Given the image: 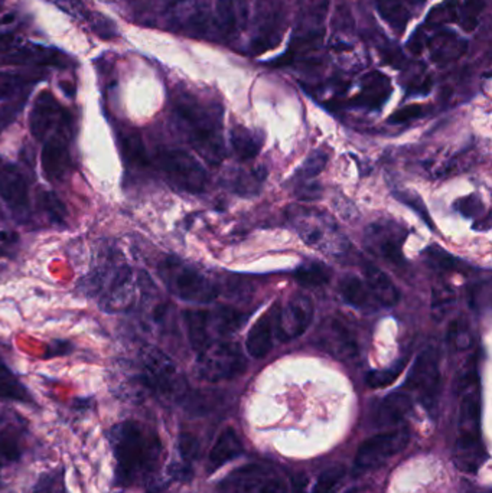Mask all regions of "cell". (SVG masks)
<instances>
[{
    "instance_id": "obj_17",
    "label": "cell",
    "mask_w": 492,
    "mask_h": 493,
    "mask_svg": "<svg viewBox=\"0 0 492 493\" xmlns=\"http://www.w3.org/2000/svg\"><path fill=\"white\" fill-rule=\"evenodd\" d=\"M168 11L172 22L188 35H202L211 22L210 0H171Z\"/></svg>"
},
{
    "instance_id": "obj_2",
    "label": "cell",
    "mask_w": 492,
    "mask_h": 493,
    "mask_svg": "<svg viewBox=\"0 0 492 493\" xmlns=\"http://www.w3.org/2000/svg\"><path fill=\"white\" fill-rule=\"evenodd\" d=\"M174 112L179 128L195 152L210 165L221 164L226 157L223 112L214 104H207L185 94L175 98Z\"/></svg>"
},
{
    "instance_id": "obj_33",
    "label": "cell",
    "mask_w": 492,
    "mask_h": 493,
    "mask_svg": "<svg viewBox=\"0 0 492 493\" xmlns=\"http://www.w3.org/2000/svg\"><path fill=\"white\" fill-rule=\"evenodd\" d=\"M0 399L9 401H30V392L16 375L0 361Z\"/></svg>"
},
{
    "instance_id": "obj_52",
    "label": "cell",
    "mask_w": 492,
    "mask_h": 493,
    "mask_svg": "<svg viewBox=\"0 0 492 493\" xmlns=\"http://www.w3.org/2000/svg\"><path fill=\"white\" fill-rule=\"evenodd\" d=\"M55 4L76 18L85 19L90 12L85 6V0H55Z\"/></svg>"
},
{
    "instance_id": "obj_26",
    "label": "cell",
    "mask_w": 492,
    "mask_h": 493,
    "mask_svg": "<svg viewBox=\"0 0 492 493\" xmlns=\"http://www.w3.org/2000/svg\"><path fill=\"white\" fill-rule=\"evenodd\" d=\"M183 320L191 346L197 354L214 342L210 327V310L190 309L183 313Z\"/></svg>"
},
{
    "instance_id": "obj_22",
    "label": "cell",
    "mask_w": 492,
    "mask_h": 493,
    "mask_svg": "<svg viewBox=\"0 0 492 493\" xmlns=\"http://www.w3.org/2000/svg\"><path fill=\"white\" fill-rule=\"evenodd\" d=\"M247 19L246 0H217L214 25L224 40H231L245 26Z\"/></svg>"
},
{
    "instance_id": "obj_13",
    "label": "cell",
    "mask_w": 492,
    "mask_h": 493,
    "mask_svg": "<svg viewBox=\"0 0 492 493\" xmlns=\"http://www.w3.org/2000/svg\"><path fill=\"white\" fill-rule=\"evenodd\" d=\"M407 387L417 392L420 401L427 410H432L436 406L441 389V370L438 354L434 349H426L417 356L408 375Z\"/></svg>"
},
{
    "instance_id": "obj_40",
    "label": "cell",
    "mask_w": 492,
    "mask_h": 493,
    "mask_svg": "<svg viewBox=\"0 0 492 493\" xmlns=\"http://www.w3.org/2000/svg\"><path fill=\"white\" fill-rule=\"evenodd\" d=\"M405 366L406 359H401L396 365L387 368V370L371 371L365 378V381H367L370 389H384V387L393 384L400 377Z\"/></svg>"
},
{
    "instance_id": "obj_32",
    "label": "cell",
    "mask_w": 492,
    "mask_h": 493,
    "mask_svg": "<svg viewBox=\"0 0 492 493\" xmlns=\"http://www.w3.org/2000/svg\"><path fill=\"white\" fill-rule=\"evenodd\" d=\"M339 291L346 303L357 309L371 308L372 301L369 287L362 279L355 276H345L339 283Z\"/></svg>"
},
{
    "instance_id": "obj_50",
    "label": "cell",
    "mask_w": 492,
    "mask_h": 493,
    "mask_svg": "<svg viewBox=\"0 0 492 493\" xmlns=\"http://www.w3.org/2000/svg\"><path fill=\"white\" fill-rule=\"evenodd\" d=\"M425 107L424 105L412 104L407 105V107H403V109L398 110L394 112L393 116L390 117L391 123H407L410 120L419 119V117L424 116Z\"/></svg>"
},
{
    "instance_id": "obj_44",
    "label": "cell",
    "mask_w": 492,
    "mask_h": 493,
    "mask_svg": "<svg viewBox=\"0 0 492 493\" xmlns=\"http://www.w3.org/2000/svg\"><path fill=\"white\" fill-rule=\"evenodd\" d=\"M85 21H87L88 25L92 28L93 32L97 37L103 38V40H113V38L119 35L113 21L107 18V16L102 15L99 12H88Z\"/></svg>"
},
{
    "instance_id": "obj_7",
    "label": "cell",
    "mask_w": 492,
    "mask_h": 493,
    "mask_svg": "<svg viewBox=\"0 0 492 493\" xmlns=\"http://www.w3.org/2000/svg\"><path fill=\"white\" fill-rule=\"evenodd\" d=\"M143 381L155 394L166 399H179L185 396L186 381L174 359L164 351L148 345L140 352Z\"/></svg>"
},
{
    "instance_id": "obj_9",
    "label": "cell",
    "mask_w": 492,
    "mask_h": 493,
    "mask_svg": "<svg viewBox=\"0 0 492 493\" xmlns=\"http://www.w3.org/2000/svg\"><path fill=\"white\" fill-rule=\"evenodd\" d=\"M247 363L234 342H212L198 352V372L210 382L226 381L243 374Z\"/></svg>"
},
{
    "instance_id": "obj_31",
    "label": "cell",
    "mask_w": 492,
    "mask_h": 493,
    "mask_svg": "<svg viewBox=\"0 0 492 493\" xmlns=\"http://www.w3.org/2000/svg\"><path fill=\"white\" fill-rule=\"evenodd\" d=\"M431 48L432 58L438 62H449L453 59L460 58L461 55L465 52V40L456 37L453 33L443 32L439 33L429 44Z\"/></svg>"
},
{
    "instance_id": "obj_42",
    "label": "cell",
    "mask_w": 492,
    "mask_h": 493,
    "mask_svg": "<svg viewBox=\"0 0 492 493\" xmlns=\"http://www.w3.org/2000/svg\"><path fill=\"white\" fill-rule=\"evenodd\" d=\"M455 300L456 294L452 287H449L448 284H441V286L434 287V300H432L434 319L442 320V318L453 308Z\"/></svg>"
},
{
    "instance_id": "obj_28",
    "label": "cell",
    "mask_w": 492,
    "mask_h": 493,
    "mask_svg": "<svg viewBox=\"0 0 492 493\" xmlns=\"http://www.w3.org/2000/svg\"><path fill=\"white\" fill-rule=\"evenodd\" d=\"M412 399L406 392H393L380 404L377 410L376 425L394 426L406 417V414L412 410Z\"/></svg>"
},
{
    "instance_id": "obj_29",
    "label": "cell",
    "mask_w": 492,
    "mask_h": 493,
    "mask_svg": "<svg viewBox=\"0 0 492 493\" xmlns=\"http://www.w3.org/2000/svg\"><path fill=\"white\" fill-rule=\"evenodd\" d=\"M300 18H302L303 33L308 40L318 35V30L324 25L328 15L329 0H298Z\"/></svg>"
},
{
    "instance_id": "obj_49",
    "label": "cell",
    "mask_w": 492,
    "mask_h": 493,
    "mask_svg": "<svg viewBox=\"0 0 492 493\" xmlns=\"http://www.w3.org/2000/svg\"><path fill=\"white\" fill-rule=\"evenodd\" d=\"M396 196L401 202L412 208L416 214H419V217L425 220L427 225H432L431 215L427 212L426 205L417 193H410V191H400V193H396Z\"/></svg>"
},
{
    "instance_id": "obj_34",
    "label": "cell",
    "mask_w": 492,
    "mask_h": 493,
    "mask_svg": "<svg viewBox=\"0 0 492 493\" xmlns=\"http://www.w3.org/2000/svg\"><path fill=\"white\" fill-rule=\"evenodd\" d=\"M296 280L305 287H321L331 280L328 265L321 262H307L295 273Z\"/></svg>"
},
{
    "instance_id": "obj_1",
    "label": "cell",
    "mask_w": 492,
    "mask_h": 493,
    "mask_svg": "<svg viewBox=\"0 0 492 493\" xmlns=\"http://www.w3.org/2000/svg\"><path fill=\"white\" fill-rule=\"evenodd\" d=\"M110 440L119 482L133 485L154 475L162 454L161 440L157 435L136 421H126L113 428Z\"/></svg>"
},
{
    "instance_id": "obj_3",
    "label": "cell",
    "mask_w": 492,
    "mask_h": 493,
    "mask_svg": "<svg viewBox=\"0 0 492 493\" xmlns=\"http://www.w3.org/2000/svg\"><path fill=\"white\" fill-rule=\"evenodd\" d=\"M90 286L106 312H129L138 303L140 289L135 270L116 258H110L93 273Z\"/></svg>"
},
{
    "instance_id": "obj_19",
    "label": "cell",
    "mask_w": 492,
    "mask_h": 493,
    "mask_svg": "<svg viewBox=\"0 0 492 493\" xmlns=\"http://www.w3.org/2000/svg\"><path fill=\"white\" fill-rule=\"evenodd\" d=\"M328 51L332 61L344 71L357 73L369 64L367 49L354 33L345 31L334 33L329 40Z\"/></svg>"
},
{
    "instance_id": "obj_43",
    "label": "cell",
    "mask_w": 492,
    "mask_h": 493,
    "mask_svg": "<svg viewBox=\"0 0 492 493\" xmlns=\"http://www.w3.org/2000/svg\"><path fill=\"white\" fill-rule=\"evenodd\" d=\"M40 208L55 224H64L67 220L66 205L54 193H42L40 196Z\"/></svg>"
},
{
    "instance_id": "obj_6",
    "label": "cell",
    "mask_w": 492,
    "mask_h": 493,
    "mask_svg": "<svg viewBox=\"0 0 492 493\" xmlns=\"http://www.w3.org/2000/svg\"><path fill=\"white\" fill-rule=\"evenodd\" d=\"M157 274L174 296L188 303L204 305L219 296L217 284L181 258H164L157 267Z\"/></svg>"
},
{
    "instance_id": "obj_55",
    "label": "cell",
    "mask_w": 492,
    "mask_h": 493,
    "mask_svg": "<svg viewBox=\"0 0 492 493\" xmlns=\"http://www.w3.org/2000/svg\"><path fill=\"white\" fill-rule=\"evenodd\" d=\"M2 4H4V0H0V6H2Z\"/></svg>"
},
{
    "instance_id": "obj_36",
    "label": "cell",
    "mask_w": 492,
    "mask_h": 493,
    "mask_svg": "<svg viewBox=\"0 0 492 493\" xmlns=\"http://www.w3.org/2000/svg\"><path fill=\"white\" fill-rule=\"evenodd\" d=\"M33 83H35V76L12 73V71H2L0 73V102L13 97Z\"/></svg>"
},
{
    "instance_id": "obj_48",
    "label": "cell",
    "mask_w": 492,
    "mask_h": 493,
    "mask_svg": "<svg viewBox=\"0 0 492 493\" xmlns=\"http://www.w3.org/2000/svg\"><path fill=\"white\" fill-rule=\"evenodd\" d=\"M178 450L183 464L188 466V463L197 459L200 444H198V440L192 435L183 433V435H179Z\"/></svg>"
},
{
    "instance_id": "obj_37",
    "label": "cell",
    "mask_w": 492,
    "mask_h": 493,
    "mask_svg": "<svg viewBox=\"0 0 492 493\" xmlns=\"http://www.w3.org/2000/svg\"><path fill=\"white\" fill-rule=\"evenodd\" d=\"M449 345L458 351H467L472 346V334L470 327L465 318H458L449 325L448 334H446Z\"/></svg>"
},
{
    "instance_id": "obj_16",
    "label": "cell",
    "mask_w": 492,
    "mask_h": 493,
    "mask_svg": "<svg viewBox=\"0 0 492 493\" xmlns=\"http://www.w3.org/2000/svg\"><path fill=\"white\" fill-rule=\"evenodd\" d=\"M405 229L398 225L386 222V224H372L365 232V243L372 255L383 258L384 262L393 265H401L403 258V244H405Z\"/></svg>"
},
{
    "instance_id": "obj_21",
    "label": "cell",
    "mask_w": 492,
    "mask_h": 493,
    "mask_svg": "<svg viewBox=\"0 0 492 493\" xmlns=\"http://www.w3.org/2000/svg\"><path fill=\"white\" fill-rule=\"evenodd\" d=\"M277 310H279V305H274L262 318L257 319V322L253 325L252 329L248 332L246 348H247L248 354L253 358H264L273 346Z\"/></svg>"
},
{
    "instance_id": "obj_20",
    "label": "cell",
    "mask_w": 492,
    "mask_h": 493,
    "mask_svg": "<svg viewBox=\"0 0 492 493\" xmlns=\"http://www.w3.org/2000/svg\"><path fill=\"white\" fill-rule=\"evenodd\" d=\"M69 138L71 136H54L42 143L40 166L48 181L64 179L71 171L73 160L69 153Z\"/></svg>"
},
{
    "instance_id": "obj_39",
    "label": "cell",
    "mask_w": 492,
    "mask_h": 493,
    "mask_svg": "<svg viewBox=\"0 0 492 493\" xmlns=\"http://www.w3.org/2000/svg\"><path fill=\"white\" fill-rule=\"evenodd\" d=\"M484 2L482 0H467L465 4L458 8L456 21L461 23L463 30L472 32L479 23V16L482 15Z\"/></svg>"
},
{
    "instance_id": "obj_45",
    "label": "cell",
    "mask_w": 492,
    "mask_h": 493,
    "mask_svg": "<svg viewBox=\"0 0 492 493\" xmlns=\"http://www.w3.org/2000/svg\"><path fill=\"white\" fill-rule=\"evenodd\" d=\"M345 476V469L343 466H332L325 469L321 476L318 478L317 485L314 488V493H334L338 488L339 483Z\"/></svg>"
},
{
    "instance_id": "obj_4",
    "label": "cell",
    "mask_w": 492,
    "mask_h": 493,
    "mask_svg": "<svg viewBox=\"0 0 492 493\" xmlns=\"http://www.w3.org/2000/svg\"><path fill=\"white\" fill-rule=\"evenodd\" d=\"M479 382L461 390L462 403L460 408V432L456 439L453 463L465 473H475L484 462L481 442V403Z\"/></svg>"
},
{
    "instance_id": "obj_24",
    "label": "cell",
    "mask_w": 492,
    "mask_h": 493,
    "mask_svg": "<svg viewBox=\"0 0 492 493\" xmlns=\"http://www.w3.org/2000/svg\"><path fill=\"white\" fill-rule=\"evenodd\" d=\"M362 272H364L365 284L376 300L384 306L398 305L400 300V291L383 270H380L372 263L365 262L362 264Z\"/></svg>"
},
{
    "instance_id": "obj_25",
    "label": "cell",
    "mask_w": 492,
    "mask_h": 493,
    "mask_svg": "<svg viewBox=\"0 0 492 493\" xmlns=\"http://www.w3.org/2000/svg\"><path fill=\"white\" fill-rule=\"evenodd\" d=\"M390 91V78L381 73H370L364 76L362 91L354 98V103L365 109H380L387 102Z\"/></svg>"
},
{
    "instance_id": "obj_18",
    "label": "cell",
    "mask_w": 492,
    "mask_h": 493,
    "mask_svg": "<svg viewBox=\"0 0 492 493\" xmlns=\"http://www.w3.org/2000/svg\"><path fill=\"white\" fill-rule=\"evenodd\" d=\"M0 198L18 218L30 214V186L13 165H0Z\"/></svg>"
},
{
    "instance_id": "obj_5",
    "label": "cell",
    "mask_w": 492,
    "mask_h": 493,
    "mask_svg": "<svg viewBox=\"0 0 492 493\" xmlns=\"http://www.w3.org/2000/svg\"><path fill=\"white\" fill-rule=\"evenodd\" d=\"M288 220L300 238L327 255H339L345 253L348 241L339 231L331 215L317 208L292 205L286 211Z\"/></svg>"
},
{
    "instance_id": "obj_54",
    "label": "cell",
    "mask_w": 492,
    "mask_h": 493,
    "mask_svg": "<svg viewBox=\"0 0 492 493\" xmlns=\"http://www.w3.org/2000/svg\"><path fill=\"white\" fill-rule=\"evenodd\" d=\"M4 114H2V112H0V130L4 129Z\"/></svg>"
},
{
    "instance_id": "obj_30",
    "label": "cell",
    "mask_w": 492,
    "mask_h": 493,
    "mask_svg": "<svg viewBox=\"0 0 492 493\" xmlns=\"http://www.w3.org/2000/svg\"><path fill=\"white\" fill-rule=\"evenodd\" d=\"M230 143L241 162L255 159L262 150V138L250 129L236 126L230 131Z\"/></svg>"
},
{
    "instance_id": "obj_38",
    "label": "cell",
    "mask_w": 492,
    "mask_h": 493,
    "mask_svg": "<svg viewBox=\"0 0 492 493\" xmlns=\"http://www.w3.org/2000/svg\"><path fill=\"white\" fill-rule=\"evenodd\" d=\"M121 149L130 164L147 165L149 162V157H148L140 136L136 133H126L121 136Z\"/></svg>"
},
{
    "instance_id": "obj_47",
    "label": "cell",
    "mask_w": 492,
    "mask_h": 493,
    "mask_svg": "<svg viewBox=\"0 0 492 493\" xmlns=\"http://www.w3.org/2000/svg\"><path fill=\"white\" fill-rule=\"evenodd\" d=\"M263 176H264V175H262V172L260 171H252L250 174L240 175V176H237V179H236V186H234V188H236V191H237L238 193H241V195H253V193L259 191L263 179H264Z\"/></svg>"
},
{
    "instance_id": "obj_23",
    "label": "cell",
    "mask_w": 492,
    "mask_h": 493,
    "mask_svg": "<svg viewBox=\"0 0 492 493\" xmlns=\"http://www.w3.org/2000/svg\"><path fill=\"white\" fill-rule=\"evenodd\" d=\"M66 57L54 48L44 45L28 44L19 45L13 51L9 52L8 62L13 66L25 67H52L62 66Z\"/></svg>"
},
{
    "instance_id": "obj_8",
    "label": "cell",
    "mask_w": 492,
    "mask_h": 493,
    "mask_svg": "<svg viewBox=\"0 0 492 493\" xmlns=\"http://www.w3.org/2000/svg\"><path fill=\"white\" fill-rule=\"evenodd\" d=\"M157 169L172 185L185 193H204L208 184V174L197 157L178 148H159L154 155Z\"/></svg>"
},
{
    "instance_id": "obj_14",
    "label": "cell",
    "mask_w": 492,
    "mask_h": 493,
    "mask_svg": "<svg viewBox=\"0 0 492 493\" xmlns=\"http://www.w3.org/2000/svg\"><path fill=\"white\" fill-rule=\"evenodd\" d=\"M314 320V303L309 296L293 294L285 308L279 306L276 318V335L281 341H292L302 336Z\"/></svg>"
},
{
    "instance_id": "obj_15",
    "label": "cell",
    "mask_w": 492,
    "mask_h": 493,
    "mask_svg": "<svg viewBox=\"0 0 492 493\" xmlns=\"http://www.w3.org/2000/svg\"><path fill=\"white\" fill-rule=\"evenodd\" d=\"M318 344L341 361H354L360 354L357 335L345 320L339 318L325 320L318 332Z\"/></svg>"
},
{
    "instance_id": "obj_53",
    "label": "cell",
    "mask_w": 492,
    "mask_h": 493,
    "mask_svg": "<svg viewBox=\"0 0 492 493\" xmlns=\"http://www.w3.org/2000/svg\"><path fill=\"white\" fill-rule=\"evenodd\" d=\"M19 47L18 38L12 32H0V52H11Z\"/></svg>"
},
{
    "instance_id": "obj_10",
    "label": "cell",
    "mask_w": 492,
    "mask_h": 493,
    "mask_svg": "<svg viewBox=\"0 0 492 493\" xmlns=\"http://www.w3.org/2000/svg\"><path fill=\"white\" fill-rule=\"evenodd\" d=\"M33 138L44 143L54 136H71V116L49 91H42L33 103L30 114Z\"/></svg>"
},
{
    "instance_id": "obj_41",
    "label": "cell",
    "mask_w": 492,
    "mask_h": 493,
    "mask_svg": "<svg viewBox=\"0 0 492 493\" xmlns=\"http://www.w3.org/2000/svg\"><path fill=\"white\" fill-rule=\"evenodd\" d=\"M425 260L432 269L439 272H451L460 267V262L453 255H449L448 251L442 250L439 246H431L425 251Z\"/></svg>"
},
{
    "instance_id": "obj_11",
    "label": "cell",
    "mask_w": 492,
    "mask_h": 493,
    "mask_svg": "<svg viewBox=\"0 0 492 493\" xmlns=\"http://www.w3.org/2000/svg\"><path fill=\"white\" fill-rule=\"evenodd\" d=\"M219 493H286V483L272 469L246 464L223 479Z\"/></svg>"
},
{
    "instance_id": "obj_12",
    "label": "cell",
    "mask_w": 492,
    "mask_h": 493,
    "mask_svg": "<svg viewBox=\"0 0 492 493\" xmlns=\"http://www.w3.org/2000/svg\"><path fill=\"white\" fill-rule=\"evenodd\" d=\"M408 433L406 430H393L372 435L362 443L354 457V471L362 475L400 453L407 446Z\"/></svg>"
},
{
    "instance_id": "obj_51",
    "label": "cell",
    "mask_w": 492,
    "mask_h": 493,
    "mask_svg": "<svg viewBox=\"0 0 492 493\" xmlns=\"http://www.w3.org/2000/svg\"><path fill=\"white\" fill-rule=\"evenodd\" d=\"M455 207L465 217H477V215L482 214V210H484V205L477 196H467V198L458 201Z\"/></svg>"
},
{
    "instance_id": "obj_56",
    "label": "cell",
    "mask_w": 492,
    "mask_h": 493,
    "mask_svg": "<svg viewBox=\"0 0 492 493\" xmlns=\"http://www.w3.org/2000/svg\"><path fill=\"white\" fill-rule=\"evenodd\" d=\"M348 493H358V492H355V490H351V492H348Z\"/></svg>"
},
{
    "instance_id": "obj_46",
    "label": "cell",
    "mask_w": 492,
    "mask_h": 493,
    "mask_svg": "<svg viewBox=\"0 0 492 493\" xmlns=\"http://www.w3.org/2000/svg\"><path fill=\"white\" fill-rule=\"evenodd\" d=\"M328 153L324 152V150H315L303 162L298 175L303 179L315 178L324 171L325 166L328 164Z\"/></svg>"
},
{
    "instance_id": "obj_35",
    "label": "cell",
    "mask_w": 492,
    "mask_h": 493,
    "mask_svg": "<svg viewBox=\"0 0 492 493\" xmlns=\"http://www.w3.org/2000/svg\"><path fill=\"white\" fill-rule=\"evenodd\" d=\"M377 6H379V12L381 18H383L394 31H398V32L405 31L408 21V12L398 0H379V2H377Z\"/></svg>"
},
{
    "instance_id": "obj_27",
    "label": "cell",
    "mask_w": 492,
    "mask_h": 493,
    "mask_svg": "<svg viewBox=\"0 0 492 493\" xmlns=\"http://www.w3.org/2000/svg\"><path fill=\"white\" fill-rule=\"evenodd\" d=\"M243 452L240 437L233 428H226L219 435L216 444L208 457V471H216Z\"/></svg>"
}]
</instances>
